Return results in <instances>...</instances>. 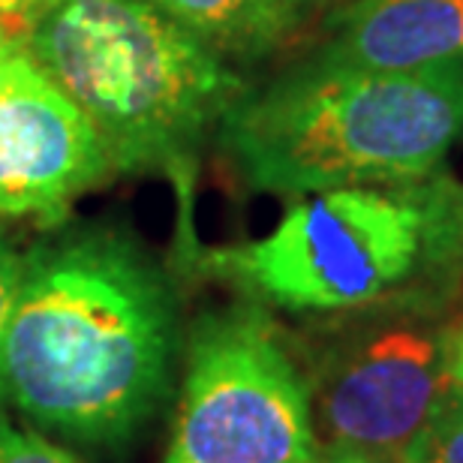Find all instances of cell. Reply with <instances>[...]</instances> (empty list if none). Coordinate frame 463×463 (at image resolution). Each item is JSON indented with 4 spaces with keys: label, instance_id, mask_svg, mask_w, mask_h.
Wrapping results in <instances>:
<instances>
[{
    "label": "cell",
    "instance_id": "6da1fadb",
    "mask_svg": "<svg viewBox=\"0 0 463 463\" xmlns=\"http://www.w3.org/2000/svg\"><path fill=\"white\" fill-rule=\"evenodd\" d=\"M181 346L160 265L112 226H70L22 253L0 335V401L45 430L118 446L160 410Z\"/></svg>",
    "mask_w": 463,
    "mask_h": 463
},
{
    "label": "cell",
    "instance_id": "7a4b0ae2",
    "mask_svg": "<svg viewBox=\"0 0 463 463\" xmlns=\"http://www.w3.org/2000/svg\"><path fill=\"white\" fill-rule=\"evenodd\" d=\"M214 133L259 193L419 184L463 142V67L385 72L307 58L247 88Z\"/></svg>",
    "mask_w": 463,
    "mask_h": 463
},
{
    "label": "cell",
    "instance_id": "3957f363",
    "mask_svg": "<svg viewBox=\"0 0 463 463\" xmlns=\"http://www.w3.org/2000/svg\"><path fill=\"white\" fill-rule=\"evenodd\" d=\"M24 52L88 115L115 169H190L247 85L151 0H58Z\"/></svg>",
    "mask_w": 463,
    "mask_h": 463
},
{
    "label": "cell",
    "instance_id": "277c9868",
    "mask_svg": "<svg viewBox=\"0 0 463 463\" xmlns=\"http://www.w3.org/2000/svg\"><path fill=\"white\" fill-rule=\"evenodd\" d=\"M463 250V187L442 178L301 196L271 232L211 253V268L292 313H344L385 301Z\"/></svg>",
    "mask_w": 463,
    "mask_h": 463
},
{
    "label": "cell",
    "instance_id": "5b68a950",
    "mask_svg": "<svg viewBox=\"0 0 463 463\" xmlns=\"http://www.w3.org/2000/svg\"><path fill=\"white\" fill-rule=\"evenodd\" d=\"M307 370L259 304L205 313L190 331L187 370L165 463H317Z\"/></svg>",
    "mask_w": 463,
    "mask_h": 463
},
{
    "label": "cell",
    "instance_id": "8992f818",
    "mask_svg": "<svg viewBox=\"0 0 463 463\" xmlns=\"http://www.w3.org/2000/svg\"><path fill=\"white\" fill-rule=\"evenodd\" d=\"M307 383L319 455L401 463L451 397L442 326L421 317L364 322L331 340Z\"/></svg>",
    "mask_w": 463,
    "mask_h": 463
},
{
    "label": "cell",
    "instance_id": "52a82bcc",
    "mask_svg": "<svg viewBox=\"0 0 463 463\" xmlns=\"http://www.w3.org/2000/svg\"><path fill=\"white\" fill-rule=\"evenodd\" d=\"M109 172L97 127L22 45L0 79V217L58 223Z\"/></svg>",
    "mask_w": 463,
    "mask_h": 463
},
{
    "label": "cell",
    "instance_id": "ba28073f",
    "mask_svg": "<svg viewBox=\"0 0 463 463\" xmlns=\"http://www.w3.org/2000/svg\"><path fill=\"white\" fill-rule=\"evenodd\" d=\"M310 58L385 72L463 67V0H349Z\"/></svg>",
    "mask_w": 463,
    "mask_h": 463
},
{
    "label": "cell",
    "instance_id": "9c48e42d",
    "mask_svg": "<svg viewBox=\"0 0 463 463\" xmlns=\"http://www.w3.org/2000/svg\"><path fill=\"white\" fill-rule=\"evenodd\" d=\"M156 9L196 33L220 58L259 61L301 22L280 0H151Z\"/></svg>",
    "mask_w": 463,
    "mask_h": 463
},
{
    "label": "cell",
    "instance_id": "30bf717a",
    "mask_svg": "<svg viewBox=\"0 0 463 463\" xmlns=\"http://www.w3.org/2000/svg\"><path fill=\"white\" fill-rule=\"evenodd\" d=\"M401 463H463V401L451 394Z\"/></svg>",
    "mask_w": 463,
    "mask_h": 463
},
{
    "label": "cell",
    "instance_id": "8fae6325",
    "mask_svg": "<svg viewBox=\"0 0 463 463\" xmlns=\"http://www.w3.org/2000/svg\"><path fill=\"white\" fill-rule=\"evenodd\" d=\"M0 463H81L67 449L0 419Z\"/></svg>",
    "mask_w": 463,
    "mask_h": 463
},
{
    "label": "cell",
    "instance_id": "7c38bea8",
    "mask_svg": "<svg viewBox=\"0 0 463 463\" xmlns=\"http://www.w3.org/2000/svg\"><path fill=\"white\" fill-rule=\"evenodd\" d=\"M18 274H22V250L15 247L13 235L0 223V335H4L9 310H13L15 301Z\"/></svg>",
    "mask_w": 463,
    "mask_h": 463
},
{
    "label": "cell",
    "instance_id": "4fadbf2b",
    "mask_svg": "<svg viewBox=\"0 0 463 463\" xmlns=\"http://www.w3.org/2000/svg\"><path fill=\"white\" fill-rule=\"evenodd\" d=\"M442 358H446L451 394L463 401V313L442 322Z\"/></svg>",
    "mask_w": 463,
    "mask_h": 463
},
{
    "label": "cell",
    "instance_id": "5bb4252c",
    "mask_svg": "<svg viewBox=\"0 0 463 463\" xmlns=\"http://www.w3.org/2000/svg\"><path fill=\"white\" fill-rule=\"evenodd\" d=\"M54 4L58 0H0V22H22L27 33V27Z\"/></svg>",
    "mask_w": 463,
    "mask_h": 463
},
{
    "label": "cell",
    "instance_id": "9a60e30c",
    "mask_svg": "<svg viewBox=\"0 0 463 463\" xmlns=\"http://www.w3.org/2000/svg\"><path fill=\"white\" fill-rule=\"evenodd\" d=\"M22 40H18V33L9 27L6 22H0V79H4V72H6V63H9V58L22 49Z\"/></svg>",
    "mask_w": 463,
    "mask_h": 463
},
{
    "label": "cell",
    "instance_id": "2e32d148",
    "mask_svg": "<svg viewBox=\"0 0 463 463\" xmlns=\"http://www.w3.org/2000/svg\"><path fill=\"white\" fill-rule=\"evenodd\" d=\"M317 463H376L364 455H349V451H335V455H319Z\"/></svg>",
    "mask_w": 463,
    "mask_h": 463
},
{
    "label": "cell",
    "instance_id": "e0dca14e",
    "mask_svg": "<svg viewBox=\"0 0 463 463\" xmlns=\"http://www.w3.org/2000/svg\"><path fill=\"white\" fill-rule=\"evenodd\" d=\"M280 4H286L289 9H295V13H304V9H310V6L335 4V0H280Z\"/></svg>",
    "mask_w": 463,
    "mask_h": 463
}]
</instances>
